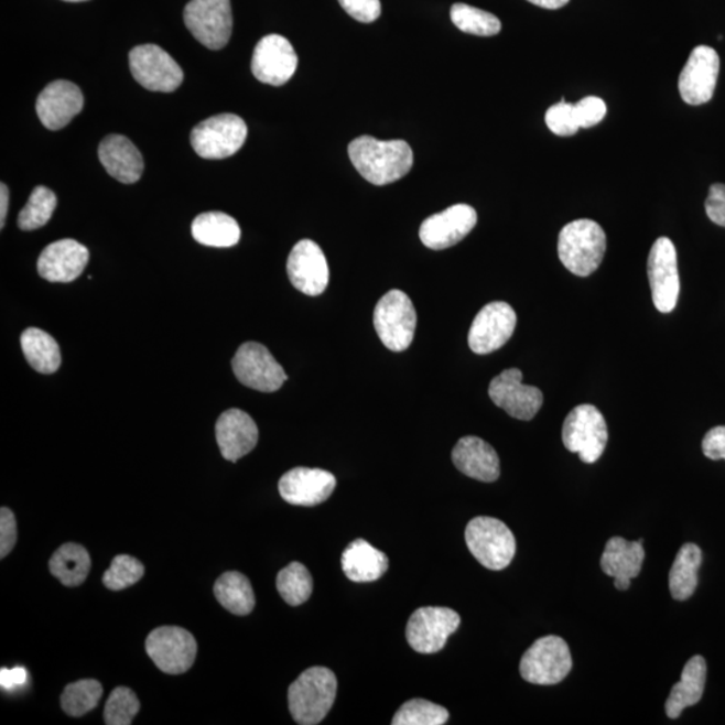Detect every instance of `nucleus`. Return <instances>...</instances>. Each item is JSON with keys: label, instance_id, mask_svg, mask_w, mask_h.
<instances>
[{"label": "nucleus", "instance_id": "nucleus-1", "mask_svg": "<svg viewBox=\"0 0 725 725\" xmlns=\"http://www.w3.org/2000/svg\"><path fill=\"white\" fill-rule=\"evenodd\" d=\"M355 169L375 186H386L408 175L413 169L414 153L404 140H378L360 137L348 145Z\"/></svg>", "mask_w": 725, "mask_h": 725}, {"label": "nucleus", "instance_id": "nucleus-2", "mask_svg": "<svg viewBox=\"0 0 725 725\" xmlns=\"http://www.w3.org/2000/svg\"><path fill=\"white\" fill-rule=\"evenodd\" d=\"M337 680L328 668L313 667L289 686L288 703L293 721L301 725L322 723L335 703Z\"/></svg>", "mask_w": 725, "mask_h": 725}, {"label": "nucleus", "instance_id": "nucleus-3", "mask_svg": "<svg viewBox=\"0 0 725 725\" xmlns=\"http://www.w3.org/2000/svg\"><path fill=\"white\" fill-rule=\"evenodd\" d=\"M605 230L592 219H576L559 235L558 253L565 269L587 278L600 267L606 253Z\"/></svg>", "mask_w": 725, "mask_h": 725}, {"label": "nucleus", "instance_id": "nucleus-4", "mask_svg": "<svg viewBox=\"0 0 725 725\" xmlns=\"http://www.w3.org/2000/svg\"><path fill=\"white\" fill-rule=\"evenodd\" d=\"M466 545L484 567L494 571L507 569L516 554V540L501 520L478 516L469 521L465 531Z\"/></svg>", "mask_w": 725, "mask_h": 725}, {"label": "nucleus", "instance_id": "nucleus-5", "mask_svg": "<svg viewBox=\"0 0 725 725\" xmlns=\"http://www.w3.org/2000/svg\"><path fill=\"white\" fill-rule=\"evenodd\" d=\"M374 325L379 339L391 351L408 349L416 328V312L408 294L398 289L386 293L375 306Z\"/></svg>", "mask_w": 725, "mask_h": 725}, {"label": "nucleus", "instance_id": "nucleus-6", "mask_svg": "<svg viewBox=\"0 0 725 725\" xmlns=\"http://www.w3.org/2000/svg\"><path fill=\"white\" fill-rule=\"evenodd\" d=\"M562 439L565 448L580 454L583 463H597L608 440L604 415L593 404L576 405L565 418Z\"/></svg>", "mask_w": 725, "mask_h": 725}, {"label": "nucleus", "instance_id": "nucleus-7", "mask_svg": "<svg viewBox=\"0 0 725 725\" xmlns=\"http://www.w3.org/2000/svg\"><path fill=\"white\" fill-rule=\"evenodd\" d=\"M573 659L567 642L561 637L547 636L534 641L520 661V674L528 683L555 685L567 678Z\"/></svg>", "mask_w": 725, "mask_h": 725}, {"label": "nucleus", "instance_id": "nucleus-8", "mask_svg": "<svg viewBox=\"0 0 725 725\" xmlns=\"http://www.w3.org/2000/svg\"><path fill=\"white\" fill-rule=\"evenodd\" d=\"M248 138V127L237 115L223 113L199 122L192 131L193 149L203 159L218 161L235 155Z\"/></svg>", "mask_w": 725, "mask_h": 725}, {"label": "nucleus", "instance_id": "nucleus-9", "mask_svg": "<svg viewBox=\"0 0 725 725\" xmlns=\"http://www.w3.org/2000/svg\"><path fill=\"white\" fill-rule=\"evenodd\" d=\"M184 23L203 46L220 51L232 33L230 0H192L184 9Z\"/></svg>", "mask_w": 725, "mask_h": 725}, {"label": "nucleus", "instance_id": "nucleus-10", "mask_svg": "<svg viewBox=\"0 0 725 725\" xmlns=\"http://www.w3.org/2000/svg\"><path fill=\"white\" fill-rule=\"evenodd\" d=\"M458 613L447 607H421L410 617L405 638L421 654H434L445 648L448 637L459 628Z\"/></svg>", "mask_w": 725, "mask_h": 725}, {"label": "nucleus", "instance_id": "nucleus-11", "mask_svg": "<svg viewBox=\"0 0 725 725\" xmlns=\"http://www.w3.org/2000/svg\"><path fill=\"white\" fill-rule=\"evenodd\" d=\"M145 650L162 672L183 674L193 667L198 645L192 632L177 626H162L151 631Z\"/></svg>", "mask_w": 725, "mask_h": 725}, {"label": "nucleus", "instance_id": "nucleus-12", "mask_svg": "<svg viewBox=\"0 0 725 725\" xmlns=\"http://www.w3.org/2000/svg\"><path fill=\"white\" fill-rule=\"evenodd\" d=\"M231 366L239 382L257 391H278L288 380L284 368L260 343L242 344L232 358Z\"/></svg>", "mask_w": 725, "mask_h": 725}, {"label": "nucleus", "instance_id": "nucleus-13", "mask_svg": "<svg viewBox=\"0 0 725 725\" xmlns=\"http://www.w3.org/2000/svg\"><path fill=\"white\" fill-rule=\"evenodd\" d=\"M134 79L151 91L171 94L183 83V71L167 52L156 45H141L129 53Z\"/></svg>", "mask_w": 725, "mask_h": 725}, {"label": "nucleus", "instance_id": "nucleus-14", "mask_svg": "<svg viewBox=\"0 0 725 725\" xmlns=\"http://www.w3.org/2000/svg\"><path fill=\"white\" fill-rule=\"evenodd\" d=\"M648 275L656 309L661 313H671L678 305L680 278L678 251L668 237L657 239L651 246Z\"/></svg>", "mask_w": 725, "mask_h": 725}, {"label": "nucleus", "instance_id": "nucleus-15", "mask_svg": "<svg viewBox=\"0 0 725 725\" xmlns=\"http://www.w3.org/2000/svg\"><path fill=\"white\" fill-rule=\"evenodd\" d=\"M489 397L497 408L520 421H531L542 409L544 397L538 387L523 383V372L509 368L491 380Z\"/></svg>", "mask_w": 725, "mask_h": 725}, {"label": "nucleus", "instance_id": "nucleus-16", "mask_svg": "<svg viewBox=\"0 0 725 725\" xmlns=\"http://www.w3.org/2000/svg\"><path fill=\"white\" fill-rule=\"evenodd\" d=\"M518 317L511 305L495 301L485 305L473 321L468 342L473 353L487 355L497 351L511 339Z\"/></svg>", "mask_w": 725, "mask_h": 725}, {"label": "nucleus", "instance_id": "nucleus-17", "mask_svg": "<svg viewBox=\"0 0 725 725\" xmlns=\"http://www.w3.org/2000/svg\"><path fill=\"white\" fill-rule=\"evenodd\" d=\"M721 58L715 48L697 46L688 58L679 78L681 98L690 106H703L714 97Z\"/></svg>", "mask_w": 725, "mask_h": 725}, {"label": "nucleus", "instance_id": "nucleus-18", "mask_svg": "<svg viewBox=\"0 0 725 725\" xmlns=\"http://www.w3.org/2000/svg\"><path fill=\"white\" fill-rule=\"evenodd\" d=\"M299 58L285 36L270 34L257 43L251 59V72L258 82L273 86L284 85L296 73Z\"/></svg>", "mask_w": 725, "mask_h": 725}, {"label": "nucleus", "instance_id": "nucleus-19", "mask_svg": "<svg viewBox=\"0 0 725 725\" xmlns=\"http://www.w3.org/2000/svg\"><path fill=\"white\" fill-rule=\"evenodd\" d=\"M286 270L289 280L306 296H318L328 286L329 267L321 246L311 239L294 245L289 255Z\"/></svg>", "mask_w": 725, "mask_h": 725}, {"label": "nucleus", "instance_id": "nucleus-20", "mask_svg": "<svg viewBox=\"0 0 725 725\" xmlns=\"http://www.w3.org/2000/svg\"><path fill=\"white\" fill-rule=\"evenodd\" d=\"M477 213L469 205H454L423 220L420 238L429 249L452 248L475 229Z\"/></svg>", "mask_w": 725, "mask_h": 725}, {"label": "nucleus", "instance_id": "nucleus-21", "mask_svg": "<svg viewBox=\"0 0 725 725\" xmlns=\"http://www.w3.org/2000/svg\"><path fill=\"white\" fill-rule=\"evenodd\" d=\"M35 108L42 125L51 131H58L82 112L83 91L76 84L57 79L41 91Z\"/></svg>", "mask_w": 725, "mask_h": 725}, {"label": "nucleus", "instance_id": "nucleus-22", "mask_svg": "<svg viewBox=\"0 0 725 725\" xmlns=\"http://www.w3.org/2000/svg\"><path fill=\"white\" fill-rule=\"evenodd\" d=\"M335 488V476L323 469L294 468L279 483L282 499L299 507H315L327 501Z\"/></svg>", "mask_w": 725, "mask_h": 725}, {"label": "nucleus", "instance_id": "nucleus-23", "mask_svg": "<svg viewBox=\"0 0 725 725\" xmlns=\"http://www.w3.org/2000/svg\"><path fill=\"white\" fill-rule=\"evenodd\" d=\"M89 262V250L75 239H61L42 251L39 273L48 282H72L82 275Z\"/></svg>", "mask_w": 725, "mask_h": 725}, {"label": "nucleus", "instance_id": "nucleus-24", "mask_svg": "<svg viewBox=\"0 0 725 725\" xmlns=\"http://www.w3.org/2000/svg\"><path fill=\"white\" fill-rule=\"evenodd\" d=\"M220 453L227 461L237 463L249 454L258 442V428L253 418L239 409L225 411L215 426Z\"/></svg>", "mask_w": 725, "mask_h": 725}, {"label": "nucleus", "instance_id": "nucleus-25", "mask_svg": "<svg viewBox=\"0 0 725 725\" xmlns=\"http://www.w3.org/2000/svg\"><path fill=\"white\" fill-rule=\"evenodd\" d=\"M645 559L642 539L628 542L624 538H612L600 558V567L608 576L614 577V585L625 592L631 585V580L640 575Z\"/></svg>", "mask_w": 725, "mask_h": 725}, {"label": "nucleus", "instance_id": "nucleus-26", "mask_svg": "<svg viewBox=\"0 0 725 725\" xmlns=\"http://www.w3.org/2000/svg\"><path fill=\"white\" fill-rule=\"evenodd\" d=\"M98 158L108 174L125 184L137 183L144 171L138 147L122 134H109L98 147Z\"/></svg>", "mask_w": 725, "mask_h": 725}, {"label": "nucleus", "instance_id": "nucleus-27", "mask_svg": "<svg viewBox=\"0 0 725 725\" xmlns=\"http://www.w3.org/2000/svg\"><path fill=\"white\" fill-rule=\"evenodd\" d=\"M456 468L465 476L483 483H494L500 477V458L488 442L478 437H464L452 453Z\"/></svg>", "mask_w": 725, "mask_h": 725}, {"label": "nucleus", "instance_id": "nucleus-28", "mask_svg": "<svg viewBox=\"0 0 725 725\" xmlns=\"http://www.w3.org/2000/svg\"><path fill=\"white\" fill-rule=\"evenodd\" d=\"M344 574L356 583L380 580L389 569V558L362 539H356L342 555Z\"/></svg>", "mask_w": 725, "mask_h": 725}, {"label": "nucleus", "instance_id": "nucleus-29", "mask_svg": "<svg viewBox=\"0 0 725 725\" xmlns=\"http://www.w3.org/2000/svg\"><path fill=\"white\" fill-rule=\"evenodd\" d=\"M706 681V662L694 656L685 663L680 683L673 686L667 700L668 717L678 718L688 706L696 705L703 697Z\"/></svg>", "mask_w": 725, "mask_h": 725}, {"label": "nucleus", "instance_id": "nucleus-30", "mask_svg": "<svg viewBox=\"0 0 725 725\" xmlns=\"http://www.w3.org/2000/svg\"><path fill=\"white\" fill-rule=\"evenodd\" d=\"M192 232L196 242L212 248H231L241 238V229L237 220L219 212L198 215L194 219Z\"/></svg>", "mask_w": 725, "mask_h": 725}, {"label": "nucleus", "instance_id": "nucleus-31", "mask_svg": "<svg viewBox=\"0 0 725 725\" xmlns=\"http://www.w3.org/2000/svg\"><path fill=\"white\" fill-rule=\"evenodd\" d=\"M703 562V552L696 544L686 543L675 556L669 573V589L673 599H690L699 585V569Z\"/></svg>", "mask_w": 725, "mask_h": 725}, {"label": "nucleus", "instance_id": "nucleus-32", "mask_svg": "<svg viewBox=\"0 0 725 725\" xmlns=\"http://www.w3.org/2000/svg\"><path fill=\"white\" fill-rule=\"evenodd\" d=\"M21 347L30 366L41 374H54L61 367V349L58 343L47 332L40 328H28L21 336Z\"/></svg>", "mask_w": 725, "mask_h": 725}, {"label": "nucleus", "instance_id": "nucleus-33", "mask_svg": "<svg viewBox=\"0 0 725 725\" xmlns=\"http://www.w3.org/2000/svg\"><path fill=\"white\" fill-rule=\"evenodd\" d=\"M90 567L89 552L76 543L61 545L48 563L51 573L67 587L83 585L89 575Z\"/></svg>", "mask_w": 725, "mask_h": 725}, {"label": "nucleus", "instance_id": "nucleus-34", "mask_svg": "<svg viewBox=\"0 0 725 725\" xmlns=\"http://www.w3.org/2000/svg\"><path fill=\"white\" fill-rule=\"evenodd\" d=\"M214 594L219 604L236 616H248L256 606L253 587L248 577L237 571L220 575L215 582Z\"/></svg>", "mask_w": 725, "mask_h": 725}, {"label": "nucleus", "instance_id": "nucleus-35", "mask_svg": "<svg viewBox=\"0 0 725 725\" xmlns=\"http://www.w3.org/2000/svg\"><path fill=\"white\" fill-rule=\"evenodd\" d=\"M451 18L461 32L478 36H494L501 32L499 18L488 11L465 3L453 4Z\"/></svg>", "mask_w": 725, "mask_h": 725}, {"label": "nucleus", "instance_id": "nucleus-36", "mask_svg": "<svg viewBox=\"0 0 725 725\" xmlns=\"http://www.w3.org/2000/svg\"><path fill=\"white\" fill-rule=\"evenodd\" d=\"M278 589L288 605H303L311 598L313 589V580L309 569L299 562L286 565L278 575Z\"/></svg>", "mask_w": 725, "mask_h": 725}, {"label": "nucleus", "instance_id": "nucleus-37", "mask_svg": "<svg viewBox=\"0 0 725 725\" xmlns=\"http://www.w3.org/2000/svg\"><path fill=\"white\" fill-rule=\"evenodd\" d=\"M102 697V685L97 680H79L65 688L61 705L67 715L82 717L95 710Z\"/></svg>", "mask_w": 725, "mask_h": 725}, {"label": "nucleus", "instance_id": "nucleus-38", "mask_svg": "<svg viewBox=\"0 0 725 725\" xmlns=\"http://www.w3.org/2000/svg\"><path fill=\"white\" fill-rule=\"evenodd\" d=\"M55 207H57V196L52 190L43 186L35 187L30 195L28 205L22 208L20 217H18V226L24 231L41 229L51 220Z\"/></svg>", "mask_w": 725, "mask_h": 725}, {"label": "nucleus", "instance_id": "nucleus-39", "mask_svg": "<svg viewBox=\"0 0 725 725\" xmlns=\"http://www.w3.org/2000/svg\"><path fill=\"white\" fill-rule=\"evenodd\" d=\"M448 721V712L444 706L413 699L404 703L392 717V725H442Z\"/></svg>", "mask_w": 725, "mask_h": 725}, {"label": "nucleus", "instance_id": "nucleus-40", "mask_svg": "<svg viewBox=\"0 0 725 725\" xmlns=\"http://www.w3.org/2000/svg\"><path fill=\"white\" fill-rule=\"evenodd\" d=\"M144 565L137 558L118 555L113 559L106 574H104L102 582L107 588L113 589V592H120V589L137 585L141 577L144 576Z\"/></svg>", "mask_w": 725, "mask_h": 725}, {"label": "nucleus", "instance_id": "nucleus-41", "mask_svg": "<svg viewBox=\"0 0 725 725\" xmlns=\"http://www.w3.org/2000/svg\"><path fill=\"white\" fill-rule=\"evenodd\" d=\"M139 710L140 703L137 694L129 688L119 686L110 693L104 718L108 725H129L139 714Z\"/></svg>", "mask_w": 725, "mask_h": 725}, {"label": "nucleus", "instance_id": "nucleus-42", "mask_svg": "<svg viewBox=\"0 0 725 725\" xmlns=\"http://www.w3.org/2000/svg\"><path fill=\"white\" fill-rule=\"evenodd\" d=\"M545 125L552 133L564 138L573 137L581 129L575 119L574 104L565 102L564 98L547 110Z\"/></svg>", "mask_w": 725, "mask_h": 725}, {"label": "nucleus", "instance_id": "nucleus-43", "mask_svg": "<svg viewBox=\"0 0 725 725\" xmlns=\"http://www.w3.org/2000/svg\"><path fill=\"white\" fill-rule=\"evenodd\" d=\"M574 113L580 128H593L605 119L607 107L599 97L588 96L574 104Z\"/></svg>", "mask_w": 725, "mask_h": 725}, {"label": "nucleus", "instance_id": "nucleus-44", "mask_svg": "<svg viewBox=\"0 0 725 725\" xmlns=\"http://www.w3.org/2000/svg\"><path fill=\"white\" fill-rule=\"evenodd\" d=\"M344 11L354 20L361 23H371L382 14L380 0H339Z\"/></svg>", "mask_w": 725, "mask_h": 725}, {"label": "nucleus", "instance_id": "nucleus-45", "mask_svg": "<svg viewBox=\"0 0 725 725\" xmlns=\"http://www.w3.org/2000/svg\"><path fill=\"white\" fill-rule=\"evenodd\" d=\"M17 537L15 516L9 508L3 507L0 509V558L4 559L14 549Z\"/></svg>", "mask_w": 725, "mask_h": 725}, {"label": "nucleus", "instance_id": "nucleus-46", "mask_svg": "<svg viewBox=\"0 0 725 725\" xmlns=\"http://www.w3.org/2000/svg\"><path fill=\"white\" fill-rule=\"evenodd\" d=\"M705 212L712 223L725 227V184H712L705 201Z\"/></svg>", "mask_w": 725, "mask_h": 725}, {"label": "nucleus", "instance_id": "nucleus-47", "mask_svg": "<svg viewBox=\"0 0 725 725\" xmlns=\"http://www.w3.org/2000/svg\"><path fill=\"white\" fill-rule=\"evenodd\" d=\"M703 453L710 459H725V426H716L705 434Z\"/></svg>", "mask_w": 725, "mask_h": 725}, {"label": "nucleus", "instance_id": "nucleus-48", "mask_svg": "<svg viewBox=\"0 0 725 725\" xmlns=\"http://www.w3.org/2000/svg\"><path fill=\"white\" fill-rule=\"evenodd\" d=\"M29 673L26 669L17 667L14 669H0V685L4 691H14L17 688L26 685Z\"/></svg>", "mask_w": 725, "mask_h": 725}, {"label": "nucleus", "instance_id": "nucleus-49", "mask_svg": "<svg viewBox=\"0 0 725 725\" xmlns=\"http://www.w3.org/2000/svg\"><path fill=\"white\" fill-rule=\"evenodd\" d=\"M9 210V188L2 183L0 186V227H4L6 217H8Z\"/></svg>", "mask_w": 725, "mask_h": 725}, {"label": "nucleus", "instance_id": "nucleus-50", "mask_svg": "<svg viewBox=\"0 0 725 725\" xmlns=\"http://www.w3.org/2000/svg\"><path fill=\"white\" fill-rule=\"evenodd\" d=\"M528 2L539 6V8L547 10H558L564 8L570 0H528Z\"/></svg>", "mask_w": 725, "mask_h": 725}, {"label": "nucleus", "instance_id": "nucleus-51", "mask_svg": "<svg viewBox=\"0 0 725 725\" xmlns=\"http://www.w3.org/2000/svg\"><path fill=\"white\" fill-rule=\"evenodd\" d=\"M65 2L76 3V2H86V0H65Z\"/></svg>", "mask_w": 725, "mask_h": 725}]
</instances>
